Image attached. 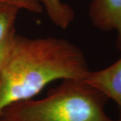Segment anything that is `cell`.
<instances>
[{
    "label": "cell",
    "instance_id": "cell-2",
    "mask_svg": "<svg viewBox=\"0 0 121 121\" xmlns=\"http://www.w3.org/2000/svg\"><path fill=\"white\" fill-rule=\"evenodd\" d=\"M108 99L83 79H67L45 98L11 104L0 116L9 121H118L106 113Z\"/></svg>",
    "mask_w": 121,
    "mask_h": 121
},
{
    "label": "cell",
    "instance_id": "cell-1",
    "mask_svg": "<svg viewBox=\"0 0 121 121\" xmlns=\"http://www.w3.org/2000/svg\"><path fill=\"white\" fill-rule=\"evenodd\" d=\"M90 71L82 49L68 40L16 34L0 73V114L11 104L33 98L51 83L83 79Z\"/></svg>",
    "mask_w": 121,
    "mask_h": 121
},
{
    "label": "cell",
    "instance_id": "cell-3",
    "mask_svg": "<svg viewBox=\"0 0 121 121\" xmlns=\"http://www.w3.org/2000/svg\"><path fill=\"white\" fill-rule=\"evenodd\" d=\"M88 16L93 26L117 33V47L121 51V0H91Z\"/></svg>",
    "mask_w": 121,
    "mask_h": 121
},
{
    "label": "cell",
    "instance_id": "cell-10",
    "mask_svg": "<svg viewBox=\"0 0 121 121\" xmlns=\"http://www.w3.org/2000/svg\"><path fill=\"white\" fill-rule=\"evenodd\" d=\"M118 121H121V119H119V120H118Z\"/></svg>",
    "mask_w": 121,
    "mask_h": 121
},
{
    "label": "cell",
    "instance_id": "cell-6",
    "mask_svg": "<svg viewBox=\"0 0 121 121\" xmlns=\"http://www.w3.org/2000/svg\"><path fill=\"white\" fill-rule=\"evenodd\" d=\"M20 9L14 5L0 1V43L15 31V24Z\"/></svg>",
    "mask_w": 121,
    "mask_h": 121
},
{
    "label": "cell",
    "instance_id": "cell-4",
    "mask_svg": "<svg viewBox=\"0 0 121 121\" xmlns=\"http://www.w3.org/2000/svg\"><path fill=\"white\" fill-rule=\"evenodd\" d=\"M83 80L116 103L121 120V57L106 68L90 71Z\"/></svg>",
    "mask_w": 121,
    "mask_h": 121
},
{
    "label": "cell",
    "instance_id": "cell-9",
    "mask_svg": "<svg viewBox=\"0 0 121 121\" xmlns=\"http://www.w3.org/2000/svg\"><path fill=\"white\" fill-rule=\"evenodd\" d=\"M0 121H8V120H7V119L4 118V117H2L0 116Z\"/></svg>",
    "mask_w": 121,
    "mask_h": 121
},
{
    "label": "cell",
    "instance_id": "cell-5",
    "mask_svg": "<svg viewBox=\"0 0 121 121\" xmlns=\"http://www.w3.org/2000/svg\"><path fill=\"white\" fill-rule=\"evenodd\" d=\"M43 11L49 20L58 28L65 30L75 19V12L69 5L61 0H41Z\"/></svg>",
    "mask_w": 121,
    "mask_h": 121
},
{
    "label": "cell",
    "instance_id": "cell-8",
    "mask_svg": "<svg viewBox=\"0 0 121 121\" xmlns=\"http://www.w3.org/2000/svg\"><path fill=\"white\" fill-rule=\"evenodd\" d=\"M15 36L16 32L14 31L0 43V73L10 54Z\"/></svg>",
    "mask_w": 121,
    "mask_h": 121
},
{
    "label": "cell",
    "instance_id": "cell-7",
    "mask_svg": "<svg viewBox=\"0 0 121 121\" xmlns=\"http://www.w3.org/2000/svg\"><path fill=\"white\" fill-rule=\"evenodd\" d=\"M17 6L20 10H25L33 13H41L43 8L41 0H0Z\"/></svg>",
    "mask_w": 121,
    "mask_h": 121
}]
</instances>
